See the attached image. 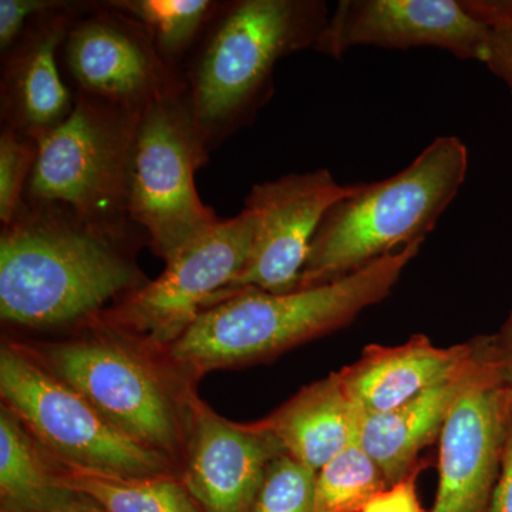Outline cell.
Returning <instances> with one entry per match:
<instances>
[{
    "mask_svg": "<svg viewBox=\"0 0 512 512\" xmlns=\"http://www.w3.org/2000/svg\"><path fill=\"white\" fill-rule=\"evenodd\" d=\"M133 222L86 220L59 202H23L0 231V318L25 329L77 328L148 279Z\"/></svg>",
    "mask_w": 512,
    "mask_h": 512,
    "instance_id": "6da1fadb",
    "label": "cell"
},
{
    "mask_svg": "<svg viewBox=\"0 0 512 512\" xmlns=\"http://www.w3.org/2000/svg\"><path fill=\"white\" fill-rule=\"evenodd\" d=\"M424 242L377 259L355 274L285 293L244 288L200 312L167 350L183 372L198 380L212 370L254 365L350 325L384 301Z\"/></svg>",
    "mask_w": 512,
    "mask_h": 512,
    "instance_id": "7a4b0ae2",
    "label": "cell"
},
{
    "mask_svg": "<svg viewBox=\"0 0 512 512\" xmlns=\"http://www.w3.org/2000/svg\"><path fill=\"white\" fill-rule=\"evenodd\" d=\"M329 18L322 0L220 2L183 69L185 96L210 153L254 123L274 94L276 63L313 49Z\"/></svg>",
    "mask_w": 512,
    "mask_h": 512,
    "instance_id": "3957f363",
    "label": "cell"
},
{
    "mask_svg": "<svg viewBox=\"0 0 512 512\" xmlns=\"http://www.w3.org/2000/svg\"><path fill=\"white\" fill-rule=\"evenodd\" d=\"M47 372L82 394L128 437L170 458L180 470L195 382L167 352L100 319L59 340H16Z\"/></svg>",
    "mask_w": 512,
    "mask_h": 512,
    "instance_id": "277c9868",
    "label": "cell"
},
{
    "mask_svg": "<svg viewBox=\"0 0 512 512\" xmlns=\"http://www.w3.org/2000/svg\"><path fill=\"white\" fill-rule=\"evenodd\" d=\"M468 150L436 138L399 173L355 184L316 229L295 291L339 281L383 256L426 241L466 181Z\"/></svg>",
    "mask_w": 512,
    "mask_h": 512,
    "instance_id": "5b68a950",
    "label": "cell"
},
{
    "mask_svg": "<svg viewBox=\"0 0 512 512\" xmlns=\"http://www.w3.org/2000/svg\"><path fill=\"white\" fill-rule=\"evenodd\" d=\"M210 154L185 93L141 113L128 174L127 215L164 262L222 221L195 187V174Z\"/></svg>",
    "mask_w": 512,
    "mask_h": 512,
    "instance_id": "8992f818",
    "label": "cell"
},
{
    "mask_svg": "<svg viewBox=\"0 0 512 512\" xmlns=\"http://www.w3.org/2000/svg\"><path fill=\"white\" fill-rule=\"evenodd\" d=\"M0 394L3 406L64 466L114 477H180L174 461L117 429L13 340L0 350Z\"/></svg>",
    "mask_w": 512,
    "mask_h": 512,
    "instance_id": "52a82bcc",
    "label": "cell"
},
{
    "mask_svg": "<svg viewBox=\"0 0 512 512\" xmlns=\"http://www.w3.org/2000/svg\"><path fill=\"white\" fill-rule=\"evenodd\" d=\"M140 116L74 93L69 117L35 138L39 156L25 201L59 202L101 224L130 222L128 174Z\"/></svg>",
    "mask_w": 512,
    "mask_h": 512,
    "instance_id": "ba28073f",
    "label": "cell"
},
{
    "mask_svg": "<svg viewBox=\"0 0 512 512\" xmlns=\"http://www.w3.org/2000/svg\"><path fill=\"white\" fill-rule=\"evenodd\" d=\"M255 231L256 215L248 208L222 220L210 234L167 259L158 278L128 293L97 319L167 352L211 296L227 288L244 268Z\"/></svg>",
    "mask_w": 512,
    "mask_h": 512,
    "instance_id": "9c48e42d",
    "label": "cell"
},
{
    "mask_svg": "<svg viewBox=\"0 0 512 512\" xmlns=\"http://www.w3.org/2000/svg\"><path fill=\"white\" fill-rule=\"evenodd\" d=\"M59 59L73 93L134 113L185 93L183 73L164 62L147 30L107 2H84Z\"/></svg>",
    "mask_w": 512,
    "mask_h": 512,
    "instance_id": "30bf717a",
    "label": "cell"
},
{
    "mask_svg": "<svg viewBox=\"0 0 512 512\" xmlns=\"http://www.w3.org/2000/svg\"><path fill=\"white\" fill-rule=\"evenodd\" d=\"M473 340L466 383L441 431L439 490L431 512H493L512 389L495 366L487 336Z\"/></svg>",
    "mask_w": 512,
    "mask_h": 512,
    "instance_id": "8fae6325",
    "label": "cell"
},
{
    "mask_svg": "<svg viewBox=\"0 0 512 512\" xmlns=\"http://www.w3.org/2000/svg\"><path fill=\"white\" fill-rule=\"evenodd\" d=\"M353 190L355 184H339L326 168L254 185L244 201L256 215L251 252L234 281L212 295L205 308L238 289L295 291L320 221Z\"/></svg>",
    "mask_w": 512,
    "mask_h": 512,
    "instance_id": "7c38bea8",
    "label": "cell"
},
{
    "mask_svg": "<svg viewBox=\"0 0 512 512\" xmlns=\"http://www.w3.org/2000/svg\"><path fill=\"white\" fill-rule=\"evenodd\" d=\"M490 30L463 0H340L313 50L342 59L357 46L437 47L484 63Z\"/></svg>",
    "mask_w": 512,
    "mask_h": 512,
    "instance_id": "4fadbf2b",
    "label": "cell"
},
{
    "mask_svg": "<svg viewBox=\"0 0 512 512\" xmlns=\"http://www.w3.org/2000/svg\"><path fill=\"white\" fill-rule=\"evenodd\" d=\"M258 421H229L198 400L192 410L180 480L204 512H251L266 471L284 454Z\"/></svg>",
    "mask_w": 512,
    "mask_h": 512,
    "instance_id": "5bb4252c",
    "label": "cell"
},
{
    "mask_svg": "<svg viewBox=\"0 0 512 512\" xmlns=\"http://www.w3.org/2000/svg\"><path fill=\"white\" fill-rule=\"evenodd\" d=\"M84 2L60 0L30 20L25 32L2 55L0 119L2 126L39 137L72 113L74 93L63 80L59 52Z\"/></svg>",
    "mask_w": 512,
    "mask_h": 512,
    "instance_id": "9a60e30c",
    "label": "cell"
},
{
    "mask_svg": "<svg viewBox=\"0 0 512 512\" xmlns=\"http://www.w3.org/2000/svg\"><path fill=\"white\" fill-rule=\"evenodd\" d=\"M473 352V340L439 348L427 336L414 335L402 345L366 346L338 375L357 413H384L456 376Z\"/></svg>",
    "mask_w": 512,
    "mask_h": 512,
    "instance_id": "2e32d148",
    "label": "cell"
},
{
    "mask_svg": "<svg viewBox=\"0 0 512 512\" xmlns=\"http://www.w3.org/2000/svg\"><path fill=\"white\" fill-rule=\"evenodd\" d=\"M473 357L474 352L456 376L409 403L389 412L359 414L356 443L382 468L390 485L420 473V453L440 439L448 413L466 383Z\"/></svg>",
    "mask_w": 512,
    "mask_h": 512,
    "instance_id": "e0dca14e",
    "label": "cell"
},
{
    "mask_svg": "<svg viewBox=\"0 0 512 512\" xmlns=\"http://www.w3.org/2000/svg\"><path fill=\"white\" fill-rule=\"evenodd\" d=\"M359 413L340 383L338 372L302 387L288 402L258 423L285 454L319 471L356 441Z\"/></svg>",
    "mask_w": 512,
    "mask_h": 512,
    "instance_id": "ac0fdd59",
    "label": "cell"
},
{
    "mask_svg": "<svg viewBox=\"0 0 512 512\" xmlns=\"http://www.w3.org/2000/svg\"><path fill=\"white\" fill-rule=\"evenodd\" d=\"M77 497L59 480L55 458L8 407L0 409L2 512H63Z\"/></svg>",
    "mask_w": 512,
    "mask_h": 512,
    "instance_id": "d6986e66",
    "label": "cell"
},
{
    "mask_svg": "<svg viewBox=\"0 0 512 512\" xmlns=\"http://www.w3.org/2000/svg\"><path fill=\"white\" fill-rule=\"evenodd\" d=\"M56 463L64 487L106 512H204L178 476L114 477Z\"/></svg>",
    "mask_w": 512,
    "mask_h": 512,
    "instance_id": "ffe728a7",
    "label": "cell"
},
{
    "mask_svg": "<svg viewBox=\"0 0 512 512\" xmlns=\"http://www.w3.org/2000/svg\"><path fill=\"white\" fill-rule=\"evenodd\" d=\"M107 3L140 23L164 62L181 73L220 5L215 0H107Z\"/></svg>",
    "mask_w": 512,
    "mask_h": 512,
    "instance_id": "44dd1931",
    "label": "cell"
},
{
    "mask_svg": "<svg viewBox=\"0 0 512 512\" xmlns=\"http://www.w3.org/2000/svg\"><path fill=\"white\" fill-rule=\"evenodd\" d=\"M389 487L382 468L355 441L316 474V512H362Z\"/></svg>",
    "mask_w": 512,
    "mask_h": 512,
    "instance_id": "7402d4cb",
    "label": "cell"
},
{
    "mask_svg": "<svg viewBox=\"0 0 512 512\" xmlns=\"http://www.w3.org/2000/svg\"><path fill=\"white\" fill-rule=\"evenodd\" d=\"M318 471L281 454L272 461L251 512H316Z\"/></svg>",
    "mask_w": 512,
    "mask_h": 512,
    "instance_id": "603a6c76",
    "label": "cell"
},
{
    "mask_svg": "<svg viewBox=\"0 0 512 512\" xmlns=\"http://www.w3.org/2000/svg\"><path fill=\"white\" fill-rule=\"evenodd\" d=\"M39 156L33 137L2 126L0 130V221L8 225L23 202Z\"/></svg>",
    "mask_w": 512,
    "mask_h": 512,
    "instance_id": "cb8c5ba5",
    "label": "cell"
},
{
    "mask_svg": "<svg viewBox=\"0 0 512 512\" xmlns=\"http://www.w3.org/2000/svg\"><path fill=\"white\" fill-rule=\"evenodd\" d=\"M490 30L485 66L512 93V0H463Z\"/></svg>",
    "mask_w": 512,
    "mask_h": 512,
    "instance_id": "d4e9b609",
    "label": "cell"
},
{
    "mask_svg": "<svg viewBox=\"0 0 512 512\" xmlns=\"http://www.w3.org/2000/svg\"><path fill=\"white\" fill-rule=\"evenodd\" d=\"M60 0H0V50L2 55L18 42L30 20L55 8Z\"/></svg>",
    "mask_w": 512,
    "mask_h": 512,
    "instance_id": "484cf974",
    "label": "cell"
},
{
    "mask_svg": "<svg viewBox=\"0 0 512 512\" xmlns=\"http://www.w3.org/2000/svg\"><path fill=\"white\" fill-rule=\"evenodd\" d=\"M419 474H413L400 483L390 485L387 490L373 498L362 512H424L416 488Z\"/></svg>",
    "mask_w": 512,
    "mask_h": 512,
    "instance_id": "4316f807",
    "label": "cell"
},
{
    "mask_svg": "<svg viewBox=\"0 0 512 512\" xmlns=\"http://www.w3.org/2000/svg\"><path fill=\"white\" fill-rule=\"evenodd\" d=\"M488 348L498 372L512 389V312L493 336H487Z\"/></svg>",
    "mask_w": 512,
    "mask_h": 512,
    "instance_id": "83f0119b",
    "label": "cell"
},
{
    "mask_svg": "<svg viewBox=\"0 0 512 512\" xmlns=\"http://www.w3.org/2000/svg\"><path fill=\"white\" fill-rule=\"evenodd\" d=\"M493 512H512V419L505 441L503 466L495 488Z\"/></svg>",
    "mask_w": 512,
    "mask_h": 512,
    "instance_id": "f1b7e54d",
    "label": "cell"
},
{
    "mask_svg": "<svg viewBox=\"0 0 512 512\" xmlns=\"http://www.w3.org/2000/svg\"><path fill=\"white\" fill-rule=\"evenodd\" d=\"M63 512H106L101 510L99 505L93 503L92 500H89L87 497H83V495L77 494V497L74 498L72 503H70L69 507L66 508Z\"/></svg>",
    "mask_w": 512,
    "mask_h": 512,
    "instance_id": "f546056e",
    "label": "cell"
}]
</instances>
